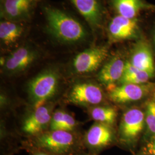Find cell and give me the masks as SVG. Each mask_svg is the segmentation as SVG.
<instances>
[{"mask_svg": "<svg viewBox=\"0 0 155 155\" xmlns=\"http://www.w3.org/2000/svg\"><path fill=\"white\" fill-rule=\"evenodd\" d=\"M108 55L109 50L106 46H97L86 49L73 59L72 70L78 74L94 72L105 61Z\"/></svg>", "mask_w": 155, "mask_h": 155, "instance_id": "cell-5", "label": "cell"}, {"mask_svg": "<svg viewBox=\"0 0 155 155\" xmlns=\"http://www.w3.org/2000/svg\"><path fill=\"white\" fill-rule=\"evenodd\" d=\"M104 94L99 86L91 82H82L72 86L68 94V100L78 105L90 106L100 104Z\"/></svg>", "mask_w": 155, "mask_h": 155, "instance_id": "cell-8", "label": "cell"}, {"mask_svg": "<svg viewBox=\"0 0 155 155\" xmlns=\"http://www.w3.org/2000/svg\"><path fill=\"white\" fill-rule=\"evenodd\" d=\"M52 107L51 105L36 107L25 119L22 124V131L29 135L40 134L50 125L52 116Z\"/></svg>", "mask_w": 155, "mask_h": 155, "instance_id": "cell-12", "label": "cell"}, {"mask_svg": "<svg viewBox=\"0 0 155 155\" xmlns=\"http://www.w3.org/2000/svg\"><path fill=\"white\" fill-rule=\"evenodd\" d=\"M4 1V0H1V2H2V1Z\"/></svg>", "mask_w": 155, "mask_h": 155, "instance_id": "cell-25", "label": "cell"}, {"mask_svg": "<svg viewBox=\"0 0 155 155\" xmlns=\"http://www.w3.org/2000/svg\"><path fill=\"white\" fill-rule=\"evenodd\" d=\"M24 33V28L20 22L3 20L0 22V40L1 44L10 47L20 39Z\"/></svg>", "mask_w": 155, "mask_h": 155, "instance_id": "cell-17", "label": "cell"}, {"mask_svg": "<svg viewBox=\"0 0 155 155\" xmlns=\"http://www.w3.org/2000/svg\"><path fill=\"white\" fill-rule=\"evenodd\" d=\"M76 144V139L72 133L61 130L40 134L34 143L39 150L55 155H66L71 153Z\"/></svg>", "mask_w": 155, "mask_h": 155, "instance_id": "cell-3", "label": "cell"}, {"mask_svg": "<svg viewBox=\"0 0 155 155\" xmlns=\"http://www.w3.org/2000/svg\"><path fill=\"white\" fill-rule=\"evenodd\" d=\"M127 61L120 54L111 57L100 70L98 81L107 87L115 85L122 78Z\"/></svg>", "mask_w": 155, "mask_h": 155, "instance_id": "cell-14", "label": "cell"}, {"mask_svg": "<svg viewBox=\"0 0 155 155\" xmlns=\"http://www.w3.org/2000/svg\"><path fill=\"white\" fill-rule=\"evenodd\" d=\"M118 15L129 18H137L143 11H155V5L145 0H108Z\"/></svg>", "mask_w": 155, "mask_h": 155, "instance_id": "cell-16", "label": "cell"}, {"mask_svg": "<svg viewBox=\"0 0 155 155\" xmlns=\"http://www.w3.org/2000/svg\"><path fill=\"white\" fill-rule=\"evenodd\" d=\"M43 0H4L1 5V18L15 22L29 21Z\"/></svg>", "mask_w": 155, "mask_h": 155, "instance_id": "cell-7", "label": "cell"}, {"mask_svg": "<svg viewBox=\"0 0 155 155\" xmlns=\"http://www.w3.org/2000/svg\"><path fill=\"white\" fill-rule=\"evenodd\" d=\"M32 155H55L52 153H50L49 152H45V151H43V150H38L36 152H35L33 153Z\"/></svg>", "mask_w": 155, "mask_h": 155, "instance_id": "cell-23", "label": "cell"}, {"mask_svg": "<svg viewBox=\"0 0 155 155\" xmlns=\"http://www.w3.org/2000/svg\"><path fill=\"white\" fill-rule=\"evenodd\" d=\"M90 115L95 121L111 125L116 121L117 113L111 107H95L91 110Z\"/></svg>", "mask_w": 155, "mask_h": 155, "instance_id": "cell-20", "label": "cell"}, {"mask_svg": "<svg viewBox=\"0 0 155 155\" xmlns=\"http://www.w3.org/2000/svg\"><path fill=\"white\" fill-rule=\"evenodd\" d=\"M147 150L151 155H155V136L147 144Z\"/></svg>", "mask_w": 155, "mask_h": 155, "instance_id": "cell-22", "label": "cell"}, {"mask_svg": "<svg viewBox=\"0 0 155 155\" xmlns=\"http://www.w3.org/2000/svg\"><path fill=\"white\" fill-rule=\"evenodd\" d=\"M113 140V133L110 125L95 122L85 135L87 147L91 150H99L110 144Z\"/></svg>", "mask_w": 155, "mask_h": 155, "instance_id": "cell-15", "label": "cell"}, {"mask_svg": "<svg viewBox=\"0 0 155 155\" xmlns=\"http://www.w3.org/2000/svg\"><path fill=\"white\" fill-rule=\"evenodd\" d=\"M152 77L147 72L141 71L127 61L124 74L119 81L120 84H143Z\"/></svg>", "mask_w": 155, "mask_h": 155, "instance_id": "cell-19", "label": "cell"}, {"mask_svg": "<svg viewBox=\"0 0 155 155\" xmlns=\"http://www.w3.org/2000/svg\"><path fill=\"white\" fill-rule=\"evenodd\" d=\"M144 113L139 109H131L123 115L120 126V136L122 140L131 142L136 139L144 128Z\"/></svg>", "mask_w": 155, "mask_h": 155, "instance_id": "cell-9", "label": "cell"}, {"mask_svg": "<svg viewBox=\"0 0 155 155\" xmlns=\"http://www.w3.org/2000/svg\"><path fill=\"white\" fill-rule=\"evenodd\" d=\"M48 34L61 44L72 45L84 41L88 33L77 19L51 6L42 8Z\"/></svg>", "mask_w": 155, "mask_h": 155, "instance_id": "cell-1", "label": "cell"}, {"mask_svg": "<svg viewBox=\"0 0 155 155\" xmlns=\"http://www.w3.org/2000/svg\"><path fill=\"white\" fill-rule=\"evenodd\" d=\"M107 36L111 42L139 40L141 29L137 18H129L116 15L111 19L107 27Z\"/></svg>", "mask_w": 155, "mask_h": 155, "instance_id": "cell-4", "label": "cell"}, {"mask_svg": "<svg viewBox=\"0 0 155 155\" xmlns=\"http://www.w3.org/2000/svg\"><path fill=\"white\" fill-rule=\"evenodd\" d=\"M152 38H153V40L155 43V25L154 27V28H153V30H152Z\"/></svg>", "mask_w": 155, "mask_h": 155, "instance_id": "cell-24", "label": "cell"}, {"mask_svg": "<svg viewBox=\"0 0 155 155\" xmlns=\"http://www.w3.org/2000/svg\"><path fill=\"white\" fill-rule=\"evenodd\" d=\"M38 51L33 46L24 45L13 51L3 61V71L7 74L13 75L23 72L36 61Z\"/></svg>", "mask_w": 155, "mask_h": 155, "instance_id": "cell-6", "label": "cell"}, {"mask_svg": "<svg viewBox=\"0 0 155 155\" xmlns=\"http://www.w3.org/2000/svg\"><path fill=\"white\" fill-rule=\"evenodd\" d=\"M145 122L150 132L155 134V101H150L147 105Z\"/></svg>", "mask_w": 155, "mask_h": 155, "instance_id": "cell-21", "label": "cell"}, {"mask_svg": "<svg viewBox=\"0 0 155 155\" xmlns=\"http://www.w3.org/2000/svg\"><path fill=\"white\" fill-rule=\"evenodd\" d=\"M60 75L57 69L48 68L40 72L28 84L29 98L33 106L44 105L52 98L59 86Z\"/></svg>", "mask_w": 155, "mask_h": 155, "instance_id": "cell-2", "label": "cell"}, {"mask_svg": "<svg viewBox=\"0 0 155 155\" xmlns=\"http://www.w3.org/2000/svg\"><path fill=\"white\" fill-rule=\"evenodd\" d=\"M111 101L118 104H125L141 100L148 92V87L143 84H120L108 87Z\"/></svg>", "mask_w": 155, "mask_h": 155, "instance_id": "cell-13", "label": "cell"}, {"mask_svg": "<svg viewBox=\"0 0 155 155\" xmlns=\"http://www.w3.org/2000/svg\"><path fill=\"white\" fill-rule=\"evenodd\" d=\"M128 61L139 70L155 76V62L149 43L144 39H139L134 45Z\"/></svg>", "mask_w": 155, "mask_h": 155, "instance_id": "cell-10", "label": "cell"}, {"mask_svg": "<svg viewBox=\"0 0 155 155\" xmlns=\"http://www.w3.org/2000/svg\"><path fill=\"white\" fill-rule=\"evenodd\" d=\"M82 16L93 32L101 28L104 18V10L100 0H70Z\"/></svg>", "mask_w": 155, "mask_h": 155, "instance_id": "cell-11", "label": "cell"}, {"mask_svg": "<svg viewBox=\"0 0 155 155\" xmlns=\"http://www.w3.org/2000/svg\"><path fill=\"white\" fill-rule=\"evenodd\" d=\"M50 130H64L71 132L77 126L74 117L64 111L57 110L52 114L50 122Z\"/></svg>", "mask_w": 155, "mask_h": 155, "instance_id": "cell-18", "label": "cell"}]
</instances>
